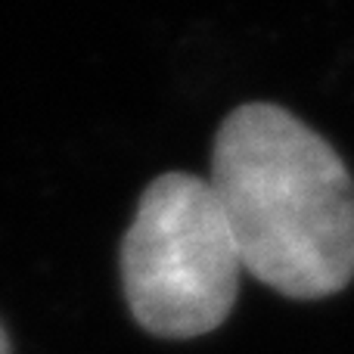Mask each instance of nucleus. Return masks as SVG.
Here are the masks:
<instances>
[{
  "label": "nucleus",
  "mask_w": 354,
  "mask_h": 354,
  "mask_svg": "<svg viewBox=\"0 0 354 354\" xmlns=\"http://www.w3.org/2000/svg\"><path fill=\"white\" fill-rule=\"evenodd\" d=\"M214 196L243 268L289 299H326L354 280V180L292 112L245 103L214 134Z\"/></svg>",
  "instance_id": "1"
},
{
  "label": "nucleus",
  "mask_w": 354,
  "mask_h": 354,
  "mask_svg": "<svg viewBox=\"0 0 354 354\" xmlns=\"http://www.w3.org/2000/svg\"><path fill=\"white\" fill-rule=\"evenodd\" d=\"M243 255L212 183L187 171L156 177L122 243V286L134 320L159 339L218 330L239 295Z\"/></svg>",
  "instance_id": "2"
},
{
  "label": "nucleus",
  "mask_w": 354,
  "mask_h": 354,
  "mask_svg": "<svg viewBox=\"0 0 354 354\" xmlns=\"http://www.w3.org/2000/svg\"><path fill=\"white\" fill-rule=\"evenodd\" d=\"M0 354H10V339H6L3 326H0Z\"/></svg>",
  "instance_id": "3"
}]
</instances>
